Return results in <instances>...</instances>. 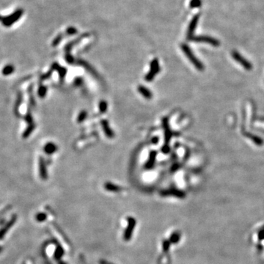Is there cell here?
<instances>
[{"label": "cell", "instance_id": "cell-1", "mask_svg": "<svg viewBox=\"0 0 264 264\" xmlns=\"http://www.w3.org/2000/svg\"><path fill=\"white\" fill-rule=\"evenodd\" d=\"M181 49L183 50V53L185 54V55L186 56V57L189 59V60L190 61L194 66L197 68L198 70L202 71L204 69V65L199 61L198 59L197 58V57L194 54L192 51L191 50V48H189V46L186 44H182L181 45Z\"/></svg>", "mask_w": 264, "mask_h": 264}, {"label": "cell", "instance_id": "cell-2", "mask_svg": "<svg viewBox=\"0 0 264 264\" xmlns=\"http://www.w3.org/2000/svg\"><path fill=\"white\" fill-rule=\"evenodd\" d=\"M190 40L196 43H205V44H211L214 46H219L220 45V42L219 40L210 36H205V35L194 36Z\"/></svg>", "mask_w": 264, "mask_h": 264}, {"label": "cell", "instance_id": "cell-3", "mask_svg": "<svg viewBox=\"0 0 264 264\" xmlns=\"http://www.w3.org/2000/svg\"><path fill=\"white\" fill-rule=\"evenodd\" d=\"M23 14V10L21 9H19L15 10L13 14L8 15V16L5 17L2 19V23L4 26L10 27L13 25L18 20H19L21 15Z\"/></svg>", "mask_w": 264, "mask_h": 264}, {"label": "cell", "instance_id": "cell-4", "mask_svg": "<svg viewBox=\"0 0 264 264\" xmlns=\"http://www.w3.org/2000/svg\"><path fill=\"white\" fill-rule=\"evenodd\" d=\"M232 57L238 63H239L244 68H245L246 70H249L252 68V65L250 63V62L248 61L247 60H246L243 56L241 55L239 53L236 52V51H233Z\"/></svg>", "mask_w": 264, "mask_h": 264}, {"label": "cell", "instance_id": "cell-5", "mask_svg": "<svg viewBox=\"0 0 264 264\" xmlns=\"http://www.w3.org/2000/svg\"><path fill=\"white\" fill-rule=\"evenodd\" d=\"M199 16H200V15L199 14L194 15L192 19H191V21H190V23H189V27H188V30H187V38L189 39V40H190L191 39L195 36V35H194V33H195V29L197 28V23H198V21L199 19Z\"/></svg>", "mask_w": 264, "mask_h": 264}, {"label": "cell", "instance_id": "cell-6", "mask_svg": "<svg viewBox=\"0 0 264 264\" xmlns=\"http://www.w3.org/2000/svg\"><path fill=\"white\" fill-rule=\"evenodd\" d=\"M158 71H159V63H158V60L155 59L150 63V70L146 76V80L150 81L152 79H153L156 74L158 73Z\"/></svg>", "mask_w": 264, "mask_h": 264}, {"label": "cell", "instance_id": "cell-7", "mask_svg": "<svg viewBox=\"0 0 264 264\" xmlns=\"http://www.w3.org/2000/svg\"><path fill=\"white\" fill-rule=\"evenodd\" d=\"M15 220H16V217L13 216V218H12L11 220L7 223V224H6V225L4 227L2 230H0V239L3 238L4 236H5V235L6 234V233L8 231L9 229L13 225V224H14Z\"/></svg>", "mask_w": 264, "mask_h": 264}, {"label": "cell", "instance_id": "cell-8", "mask_svg": "<svg viewBox=\"0 0 264 264\" xmlns=\"http://www.w3.org/2000/svg\"><path fill=\"white\" fill-rule=\"evenodd\" d=\"M245 136H247V137L250 139L251 140H252V142H253L255 144L257 145H262L263 144V140H262L261 137L256 136L255 134H250V133H246Z\"/></svg>", "mask_w": 264, "mask_h": 264}, {"label": "cell", "instance_id": "cell-9", "mask_svg": "<svg viewBox=\"0 0 264 264\" xmlns=\"http://www.w3.org/2000/svg\"><path fill=\"white\" fill-rule=\"evenodd\" d=\"M139 91H140V93L142 94V95H143L144 97L147 98H150L152 96L151 93H150V91L148 89H147L146 87H143V86H140L138 88Z\"/></svg>", "mask_w": 264, "mask_h": 264}, {"label": "cell", "instance_id": "cell-10", "mask_svg": "<svg viewBox=\"0 0 264 264\" xmlns=\"http://www.w3.org/2000/svg\"><path fill=\"white\" fill-rule=\"evenodd\" d=\"M103 125V130H104V132L106 134H107V136H109V137H112L113 136V133L111 132V130H109V128L108 126V123H107V121H103L102 123Z\"/></svg>", "mask_w": 264, "mask_h": 264}, {"label": "cell", "instance_id": "cell-11", "mask_svg": "<svg viewBox=\"0 0 264 264\" xmlns=\"http://www.w3.org/2000/svg\"><path fill=\"white\" fill-rule=\"evenodd\" d=\"M56 149V146L52 143H48L45 147V151L46 152V153H53L55 151Z\"/></svg>", "mask_w": 264, "mask_h": 264}, {"label": "cell", "instance_id": "cell-12", "mask_svg": "<svg viewBox=\"0 0 264 264\" xmlns=\"http://www.w3.org/2000/svg\"><path fill=\"white\" fill-rule=\"evenodd\" d=\"M202 5V1L201 0H191L189 5H190L191 8H197V7H200Z\"/></svg>", "mask_w": 264, "mask_h": 264}, {"label": "cell", "instance_id": "cell-13", "mask_svg": "<svg viewBox=\"0 0 264 264\" xmlns=\"http://www.w3.org/2000/svg\"><path fill=\"white\" fill-rule=\"evenodd\" d=\"M13 68L12 67V66H7V67H5V69H4L3 73L4 74H10L13 72Z\"/></svg>", "mask_w": 264, "mask_h": 264}, {"label": "cell", "instance_id": "cell-14", "mask_svg": "<svg viewBox=\"0 0 264 264\" xmlns=\"http://www.w3.org/2000/svg\"><path fill=\"white\" fill-rule=\"evenodd\" d=\"M77 32V30L74 27H69L67 30V33L68 35H73Z\"/></svg>", "mask_w": 264, "mask_h": 264}, {"label": "cell", "instance_id": "cell-15", "mask_svg": "<svg viewBox=\"0 0 264 264\" xmlns=\"http://www.w3.org/2000/svg\"><path fill=\"white\" fill-rule=\"evenodd\" d=\"M61 39H62V35H58L57 37V38H55V40H54V43H53V44H54V46H56V45H57L60 42V40H61Z\"/></svg>", "mask_w": 264, "mask_h": 264}, {"label": "cell", "instance_id": "cell-16", "mask_svg": "<svg viewBox=\"0 0 264 264\" xmlns=\"http://www.w3.org/2000/svg\"><path fill=\"white\" fill-rule=\"evenodd\" d=\"M100 109L103 112V111L107 109V103L102 101V102L100 103Z\"/></svg>", "mask_w": 264, "mask_h": 264}, {"label": "cell", "instance_id": "cell-17", "mask_svg": "<svg viewBox=\"0 0 264 264\" xmlns=\"http://www.w3.org/2000/svg\"><path fill=\"white\" fill-rule=\"evenodd\" d=\"M85 116H86V112H85V111H83V112H82V114L79 115V121H82V120H85Z\"/></svg>", "mask_w": 264, "mask_h": 264}, {"label": "cell", "instance_id": "cell-18", "mask_svg": "<svg viewBox=\"0 0 264 264\" xmlns=\"http://www.w3.org/2000/svg\"><path fill=\"white\" fill-rule=\"evenodd\" d=\"M2 249H2V246H0V252H1L2 251Z\"/></svg>", "mask_w": 264, "mask_h": 264}, {"label": "cell", "instance_id": "cell-19", "mask_svg": "<svg viewBox=\"0 0 264 264\" xmlns=\"http://www.w3.org/2000/svg\"><path fill=\"white\" fill-rule=\"evenodd\" d=\"M2 17L0 16V21H2Z\"/></svg>", "mask_w": 264, "mask_h": 264}]
</instances>
